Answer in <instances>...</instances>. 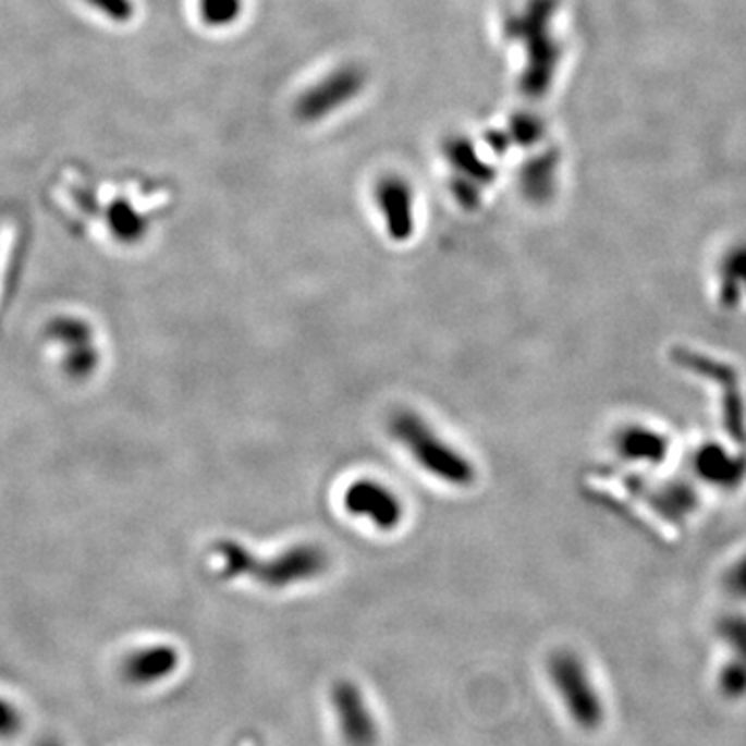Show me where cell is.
<instances>
[{
  "mask_svg": "<svg viewBox=\"0 0 746 746\" xmlns=\"http://www.w3.org/2000/svg\"><path fill=\"white\" fill-rule=\"evenodd\" d=\"M388 429L417 467L433 479L452 488H469L475 484L477 470L469 458L447 442L421 415L401 408L390 417Z\"/></svg>",
  "mask_w": 746,
  "mask_h": 746,
  "instance_id": "1",
  "label": "cell"
},
{
  "mask_svg": "<svg viewBox=\"0 0 746 746\" xmlns=\"http://www.w3.org/2000/svg\"><path fill=\"white\" fill-rule=\"evenodd\" d=\"M342 506L353 518H363L380 531H394L405 509L401 498L378 479H357L342 493Z\"/></svg>",
  "mask_w": 746,
  "mask_h": 746,
  "instance_id": "2",
  "label": "cell"
},
{
  "mask_svg": "<svg viewBox=\"0 0 746 746\" xmlns=\"http://www.w3.org/2000/svg\"><path fill=\"white\" fill-rule=\"evenodd\" d=\"M181 668V653L172 645H148L131 651L121 663L125 683L139 688L167 683Z\"/></svg>",
  "mask_w": 746,
  "mask_h": 746,
  "instance_id": "3",
  "label": "cell"
},
{
  "mask_svg": "<svg viewBox=\"0 0 746 746\" xmlns=\"http://www.w3.org/2000/svg\"><path fill=\"white\" fill-rule=\"evenodd\" d=\"M378 204L384 212L386 231L392 241L413 235V199L403 181H386L378 189Z\"/></svg>",
  "mask_w": 746,
  "mask_h": 746,
  "instance_id": "4",
  "label": "cell"
},
{
  "mask_svg": "<svg viewBox=\"0 0 746 746\" xmlns=\"http://www.w3.org/2000/svg\"><path fill=\"white\" fill-rule=\"evenodd\" d=\"M22 711L0 695V738H13L22 732Z\"/></svg>",
  "mask_w": 746,
  "mask_h": 746,
  "instance_id": "5",
  "label": "cell"
},
{
  "mask_svg": "<svg viewBox=\"0 0 746 746\" xmlns=\"http://www.w3.org/2000/svg\"><path fill=\"white\" fill-rule=\"evenodd\" d=\"M725 686V690L730 695H736V693H743L746 688V665H730L725 670L724 681H722Z\"/></svg>",
  "mask_w": 746,
  "mask_h": 746,
  "instance_id": "6",
  "label": "cell"
},
{
  "mask_svg": "<svg viewBox=\"0 0 746 746\" xmlns=\"http://www.w3.org/2000/svg\"><path fill=\"white\" fill-rule=\"evenodd\" d=\"M34 746H64L59 738H52V736H46L42 741H38Z\"/></svg>",
  "mask_w": 746,
  "mask_h": 746,
  "instance_id": "7",
  "label": "cell"
}]
</instances>
